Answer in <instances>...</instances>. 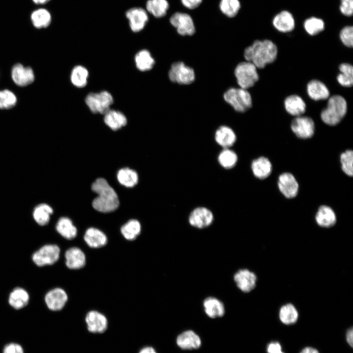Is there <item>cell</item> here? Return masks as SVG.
Masks as SVG:
<instances>
[{
  "label": "cell",
  "mask_w": 353,
  "mask_h": 353,
  "mask_svg": "<svg viewBox=\"0 0 353 353\" xmlns=\"http://www.w3.org/2000/svg\"><path fill=\"white\" fill-rule=\"evenodd\" d=\"M113 101V96L107 91L90 93L85 99L89 110L95 114H104L110 109Z\"/></svg>",
  "instance_id": "5b68a950"
},
{
  "label": "cell",
  "mask_w": 353,
  "mask_h": 353,
  "mask_svg": "<svg viewBox=\"0 0 353 353\" xmlns=\"http://www.w3.org/2000/svg\"><path fill=\"white\" fill-rule=\"evenodd\" d=\"M134 61L136 68L142 72L151 70L155 63L151 53L147 50L139 51L135 55Z\"/></svg>",
  "instance_id": "d6a6232c"
},
{
  "label": "cell",
  "mask_w": 353,
  "mask_h": 353,
  "mask_svg": "<svg viewBox=\"0 0 353 353\" xmlns=\"http://www.w3.org/2000/svg\"><path fill=\"white\" fill-rule=\"evenodd\" d=\"M233 279L240 290L249 293L255 288L257 277L255 274L250 270L241 269L234 275Z\"/></svg>",
  "instance_id": "8fae6325"
},
{
  "label": "cell",
  "mask_w": 353,
  "mask_h": 353,
  "mask_svg": "<svg viewBox=\"0 0 353 353\" xmlns=\"http://www.w3.org/2000/svg\"><path fill=\"white\" fill-rule=\"evenodd\" d=\"M216 143L224 148H229L235 142L236 136L234 131L226 126H220L215 133Z\"/></svg>",
  "instance_id": "cb8c5ba5"
},
{
  "label": "cell",
  "mask_w": 353,
  "mask_h": 353,
  "mask_svg": "<svg viewBox=\"0 0 353 353\" xmlns=\"http://www.w3.org/2000/svg\"><path fill=\"white\" fill-rule=\"evenodd\" d=\"M268 353H284L282 351L281 346L278 342H272L267 347Z\"/></svg>",
  "instance_id": "681fc988"
},
{
  "label": "cell",
  "mask_w": 353,
  "mask_h": 353,
  "mask_svg": "<svg viewBox=\"0 0 353 353\" xmlns=\"http://www.w3.org/2000/svg\"><path fill=\"white\" fill-rule=\"evenodd\" d=\"M308 96L313 100H326L329 97V92L325 84L318 80H312L307 85Z\"/></svg>",
  "instance_id": "83f0119b"
},
{
  "label": "cell",
  "mask_w": 353,
  "mask_h": 353,
  "mask_svg": "<svg viewBox=\"0 0 353 353\" xmlns=\"http://www.w3.org/2000/svg\"><path fill=\"white\" fill-rule=\"evenodd\" d=\"M340 10L345 16H351L353 13V0H341Z\"/></svg>",
  "instance_id": "bcb514c9"
},
{
  "label": "cell",
  "mask_w": 353,
  "mask_h": 353,
  "mask_svg": "<svg viewBox=\"0 0 353 353\" xmlns=\"http://www.w3.org/2000/svg\"><path fill=\"white\" fill-rule=\"evenodd\" d=\"M60 253L59 247L54 244L46 245L35 252L32 255V260L38 266L50 265L59 259Z\"/></svg>",
  "instance_id": "52a82bcc"
},
{
  "label": "cell",
  "mask_w": 353,
  "mask_h": 353,
  "mask_svg": "<svg viewBox=\"0 0 353 353\" xmlns=\"http://www.w3.org/2000/svg\"><path fill=\"white\" fill-rule=\"evenodd\" d=\"M238 160L236 153L229 148H224L218 156L220 165L225 169H229L234 167Z\"/></svg>",
  "instance_id": "f35d334b"
},
{
  "label": "cell",
  "mask_w": 353,
  "mask_h": 353,
  "mask_svg": "<svg viewBox=\"0 0 353 353\" xmlns=\"http://www.w3.org/2000/svg\"><path fill=\"white\" fill-rule=\"evenodd\" d=\"M284 107L290 114L300 116L304 113L306 110V104L300 96L292 95L287 97L284 101Z\"/></svg>",
  "instance_id": "484cf974"
},
{
  "label": "cell",
  "mask_w": 353,
  "mask_h": 353,
  "mask_svg": "<svg viewBox=\"0 0 353 353\" xmlns=\"http://www.w3.org/2000/svg\"><path fill=\"white\" fill-rule=\"evenodd\" d=\"M203 306L205 314L211 318L221 317L225 312L223 303L218 299L209 297L204 299Z\"/></svg>",
  "instance_id": "603a6c76"
},
{
  "label": "cell",
  "mask_w": 353,
  "mask_h": 353,
  "mask_svg": "<svg viewBox=\"0 0 353 353\" xmlns=\"http://www.w3.org/2000/svg\"><path fill=\"white\" fill-rule=\"evenodd\" d=\"M88 76V71L85 67L77 65L75 66L71 71V81L75 87L83 88L87 83Z\"/></svg>",
  "instance_id": "e575fe53"
},
{
  "label": "cell",
  "mask_w": 353,
  "mask_h": 353,
  "mask_svg": "<svg viewBox=\"0 0 353 353\" xmlns=\"http://www.w3.org/2000/svg\"><path fill=\"white\" fill-rule=\"evenodd\" d=\"M126 16L129 22L131 30L134 32L143 30L149 20L147 11L140 7H133L128 9L126 12Z\"/></svg>",
  "instance_id": "4fadbf2b"
},
{
  "label": "cell",
  "mask_w": 353,
  "mask_h": 353,
  "mask_svg": "<svg viewBox=\"0 0 353 353\" xmlns=\"http://www.w3.org/2000/svg\"><path fill=\"white\" fill-rule=\"evenodd\" d=\"M85 322L88 330L94 333H102L107 329L108 321L106 317L102 313L95 310L87 313Z\"/></svg>",
  "instance_id": "e0dca14e"
},
{
  "label": "cell",
  "mask_w": 353,
  "mask_h": 353,
  "mask_svg": "<svg viewBox=\"0 0 353 353\" xmlns=\"http://www.w3.org/2000/svg\"><path fill=\"white\" fill-rule=\"evenodd\" d=\"M68 299V295L64 290L61 288H55L46 294L45 301L50 310L59 311L64 307Z\"/></svg>",
  "instance_id": "2e32d148"
},
{
  "label": "cell",
  "mask_w": 353,
  "mask_h": 353,
  "mask_svg": "<svg viewBox=\"0 0 353 353\" xmlns=\"http://www.w3.org/2000/svg\"><path fill=\"white\" fill-rule=\"evenodd\" d=\"M291 127L296 135L302 139L311 138L315 130L313 120L310 117L301 116L296 117L293 120Z\"/></svg>",
  "instance_id": "30bf717a"
},
{
  "label": "cell",
  "mask_w": 353,
  "mask_h": 353,
  "mask_svg": "<svg viewBox=\"0 0 353 353\" xmlns=\"http://www.w3.org/2000/svg\"><path fill=\"white\" fill-rule=\"evenodd\" d=\"M66 265L72 270L82 268L86 264V256L83 252L77 247L68 249L65 253Z\"/></svg>",
  "instance_id": "ac0fdd59"
},
{
  "label": "cell",
  "mask_w": 353,
  "mask_h": 353,
  "mask_svg": "<svg viewBox=\"0 0 353 353\" xmlns=\"http://www.w3.org/2000/svg\"><path fill=\"white\" fill-rule=\"evenodd\" d=\"M241 7L239 0H220L219 8L221 12L228 18L237 15Z\"/></svg>",
  "instance_id": "60d3db41"
},
{
  "label": "cell",
  "mask_w": 353,
  "mask_h": 353,
  "mask_svg": "<svg viewBox=\"0 0 353 353\" xmlns=\"http://www.w3.org/2000/svg\"><path fill=\"white\" fill-rule=\"evenodd\" d=\"M224 98L235 110L239 112L247 111L252 105L250 93L247 89L241 88H231L228 89L224 93Z\"/></svg>",
  "instance_id": "277c9868"
},
{
  "label": "cell",
  "mask_w": 353,
  "mask_h": 353,
  "mask_svg": "<svg viewBox=\"0 0 353 353\" xmlns=\"http://www.w3.org/2000/svg\"><path fill=\"white\" fill-rule=\"evenodd\" d=\"M280 321L286 325H293L298 320V311L295 306L291 303L282 305L279 310Z\"/></svg>",
  "instance_id": "1f68e13d"
},
{
  "label": "cell",
  "mask_w": 353,
  "mask_h": 353,
  "mask_svg": "<svg viewBox=\"0 0 353 353\" xmlns=\"http://www.w3.org/2000/svg\"><path fill=\"white\" fill-rule=\"evenodd\" d=\"M141 226L135 219H131L125 224L121 228V232L124 237L129 241L135 240L140 234Z\"/></svg>",
  "instance_id": "74e56055"
},
{
  "label": "cell",
  "mask_w": 353,
  "mask_h": 353,
  "mask_svg": "<svg viewBox=\"0 0 353 353\" xmlns=\"http://www.w3.org/2000/svg\"><path fill=\"white\" fill-rule=\"evenodd\" d=\"M336 216L331 208L327 205L321 206L315 215V221L320 227L329 228L336 223Z\"/></svg>",
  "instance_id": "7402d4cb"
},
{
  "label": "cell",
  "mask_w": 353,
  "mask_h": 353,
  "mask_svg": "<svg viewBox=\"0 0 353 353\" xmlns=\"http://www.w3.org/2000/svg\"><path fill=\"white\" fill-rule=\"evenodd\" d=\"M169 77L173 82L187 85L194 81L195 74L192 68L183 62H176L172 65L169 71Z\"/></svg>",
  "instance_id": "ba28073f"
},
{
  "label": "cell",
  "mask_w": 353,
  "mask_h": 353,
  "mask_svg": "<svg viewBox=\"0 0 353 353\" xmlns=\"http://www.w3.org/2000/svg\"><path fill=\"white\" fill-rule=\"evenodd\" d=\"M29 299V296L27 292L23 288L18 287L10 293L8 302L14 308L19 309L27 304Z\"/></svg>",
  "instance_id": "f546056e"
},
{
  "label": "cell",
  "mask_w": 353,
  "mask_h": 353,
  "mask_svg": "<svg viewBox=\"0 0 353 353\" xmlns=\"http://www.w3.org/2000/svg\"><path fill=\"white\" fill-rule=\"evenodd\" d=\"M278 186L280 192L288 199L295 197L299 190V184L296 179L289 173H284L279 176Z\"/></svg>",
  "instance_id": "9a60e30c"
},
{
  "label": "cell",
  "mask_w": 353,
  "mask_h": 353,
  "mask_svg": "<svg viewBox=\"0 0 353 353\" xmlns=\"http://www.w3.org/2000/svg\"><path fill=\"white\" fill-rule=\"evenodd\" d=\"M52 213L53 209L50 205L42 203L35 207L33 212V217L38 224L45 226L49 222L50 215Z\"/></svg>",
  "instance_id": "8d00e7d4"
},
{
  "label": "cell",
  "mask_w": 353,
  "mask_h": 353,
  "mask_svg": "<svg viewBox=\"0 0 353 353\" xmlns=\"http://www.w3.org/2000/svg\"><path fill=\"white\" fill-rule=\"evenodd\" d=\"M84 240L87 245L92 248L102 247L107 243L106 235L102 231L95 227H90L86 230Z\"/></svg>",
  "instance_id": "44dd1931"
},
{
  "label": "cell",
  "mask_w": 353,
  "mask_h": 353,
  "mask_svg": "<svg viewBox=\"0 0 353 353\" xmlns=\"http://www.w3.org/2000/svg\"><path fill=\"white\" fill-rule=\"evenodd\" d=\"M347 110L345 99L340 95H335L328 99L327 107L321 113V118L325 124L335 126L344 118Z\"/></svg>",
  "instance_id": "3957f363"
},
{
  "label": "cell",
  "mask_w": 353,
  "mask_h": 353,
  "mask_svg": "<svg viewBox=\"0 0 353 353\" xmlns=\"http://www.w3.org/2000/svg\"><path fill=\"white\" fill-rule=\"evenodd\" d=\"M200 337L195 332L188 330L180 333L176 338L177 346L183 350H193L201 345Z\"/></svg>",
  "instance_id": "d6986e66"
},
{
  "label": "cell",
  "mask_w": 353,
  "mask_h": 353,
  "mask_svg": "<svg viewBox=\"0 0 353 353\" xmlns=\"http://www.w3.org/2000/svg\"><path fill=\"white\" fill-rule=\"evenodd\" d=\"M303 26L309 35H315L324 30L325 23L322 19L312 17L305 20Z\"/></svg>",
  "instance_id": "b9f144b4"
},
{
  "label": "cell",
  "mask_w": 353,
  "mask_h": 353,
  "mask_svg": "<svg viewBox=\"0 0 353 353\" xmlns=\"http://www.w3.org/2000/svg\"><path fill=\"white\" fill-rule=\"evenodd\" d=\"M340 162L342 169L347 175L352 176L353 175V152L352 150H347L340 155Z\"/></svg>",
  "instance_id": "ee69618b"
},
{
  "label": "cell",
  "mask_w": 353,
  "mask_h": 353,
  "mask_svg": "<svg viewBox=\"0 0 353 353\" xmlns=\"http://www.w3.org/2000/svg\"><path fill=\"white\" fill-rule=\"evenodd\" d=\"M300 353H319V352L314 348L307 347L303 348Z\"/></svg>",
  "instance_id": "816d5d0a"
},
{
  "label": "cell",
  "mask_w": 353,
  "mask_h": 353,
  "mask_svg": "<svg viewBox=\"0 0 353 353\" xmlns=\"http://www.w3.org/2000/svg\"><path fill=\"white\" fill-rule=\"evenodd\" d=\"M104 122L113 130H118L127 124L126 116L121 111L110 109L104 114Z\"/></svg>",
  "instance_id": "d4e9b609"
},
{
  "label": "cell",
  "mask_w": 353,
  "mask_h": 353,
  "mask_svg": "<svg viewBox=\"0 0 353 353\" xmlns=\"http://www.w3.org/2000/svg\"><path fill=\"white\" fill-rule=\"evenodd\" d=\"M277 49L271 40H256L244 51V57L247 61L254 64L256 68L262 69L276 59Z\"/></svg>",
  "instance_id": "6da1fadb"
},
{
  "label": "cell",
  "mask_w": 353,
  "mask_h": 353,
  "mask_svg": "<svg viewBox=\"0 0 353 353\" xmlns=\"http://www.w3.org/2000/svg\"><path fill=\"white\" fill-rule=\"evenodd\" d=\"M274 26L279 31L288 32L295 27V20L292 14L284 10L277 14L273 20Z\"/></svg>",
  "instance_id": "ffe728a7"
},
{
  "label": "cell",
  "mask_w": 353,
  "mask_h": 353,
  "mask_svg": "<svg viewBox=\"0 0 353 353\" xmlns=\"http://www.w3.org/2000/svg\"><path fill=\"white\" fill-rule=\"evenodd\" d=\"M340 73L337 77L339 83L344 87H351L353 83V67L349 63H342L339 67Z\"/></svg>",
  "instance_id": "ab89813d"
},
{
  "label": "cell",
  "mask_w": 353,
  "mask_h": 353,
  "mask_svg": "<svg viewBox=\"0 0 353 353\" xmlns=\"http://www.w3.org/2000/svg\"><path fill=\"white\" fill-rule=\"evenodd\" d=\"M170 23L180 35L190 36L195 32L196 29L193 20L187 13L181 12L174 13L170 18Z\"/></svg>",
  "instance_id": "9c48e42d"
},
{
  "label": "cell",
  "mask_w": 353,
  "mask_h": 353,
  "mask_svg": "<svg viewBox=\"0 0 353 353\" xmlns=\"http://www.w3.org/2000/svg\"><path fill=\"white\" fill-rule=\"evenodd\" d=\"M33 1L37 4H44L47 3L50 0H32Z\"/></svg>",
  "instance_id": "db71d44e"
},
{
  "label": "cell",
  "mask_w": 353,
  "mask_h": 353,
  "mask_svg": "<svg viewBox=\"0 0 353 353\" xmlns=\"http://www.w3.org/2000/svg\"><path fill=\"white\" fill-rule=\"evenodd\" d=\"M139 353H157L155 350L151 347H146L142 348Z\"/></svg>",
  "instance_id": "f5cc1de1"
},
{
  "label": "cell",
  "mask_w": 353,
  "mask_h": 353,
  "mask_svg": "<svg viewBox=\"0 0 353 353\" xmlns=\"http://www.w3.org/2000/svg\"><path fill=\"white\" fill-rule=\"evenodd\" d=\"M202 0H180L182 4L189 9L197 8L202 3Z\"/></svg>",
  "instance_id": "c3c4849f"
},
{
  "label": "cell",
  "mask_w": 353,
  "mask_h": 353,
  "mask_svg": "<svg viewBox=\"0 0 353 353\" xmlns=\"http://www.w3.org/2000/svg\"><path fill=\"white\" fill-rule=\"evenodd\" d=\"M31 20L35 27L39 29L46 28L50 24L51 16L46 9L39 8L32 13Z\"/></svg>",
  "instance_id": "836d02e7"
},
{
  "label": "cell",
  "mask_w": 353,
  "mask_h": 353,
  "mask_svg": "<svg viewBox=\"0 0 353 353\" xmlns=\"http://www.w3.org/2000/svg\"><path fill=\"white\" fill-rule=\"evenodd\" d=\"M251 168L255 176L259 179H264L271 174L272 167L267 158L261 156L253 160Z\"/></svg>",
  "instance_id": "4316f807"
},
{
  "label": "cell",
  "mask_w": 353,
  "mask_h": 353,
  "mask_svg": "<svg viewBox=\"0 0 353 353\" xmlns=\"http://www.w3.org/2000/svg\"><path fill=\"white\" fill-rule=\"evenodd\" d=\"M346 340L349 345L352 348L353 345V329H349L346 334Z\"/></svg>",
  "instance_id": "f907efd6"
},
{
  "label": "cell",
  "mask_w": 353,
  "mask_h": 353,
  "mask_svg": "<svg viewBox=\"0 0 353 353\" xmlns=\"http://www.w3.org/2000/svg\"><path fill=\"white\" fill-rule=\"evenodd\" d=\"M17 103L16 95L9 90L0 91V109H7L14 106Z\"/></svg>",
  "instance_id": "7bdbcfd3"
},
{
  "label": "cell",
  "mask_w": 353,
  "mask_h": 353,
  "mask_svg": "<svg viewBox=\"0 0 353 353\" xmlns=\"http://www.w3.org/2000/svg\"><path fill=\"white\" fill-rule=\"evenodd\" d=\"M119 182L126 187H133L138 181V174L134 170L124 168L119 170L117 175Z\"/></svg>",
  "instance_id": "d590c367"
},
{
  "label": "cell",
  "mask_w": 353,
  "mask_h": 353,
  "mask_svg": "<svg viewBox=\"0 0 353 353\" xmlns=\"http://www.w3.org/2000/svg\"><path fill=\"white\" fill-rule=\"evenodd\" d=\"M91 188L98 194V197L92 202V206L95 209L101 212L108 213L114 211L118 207L119 201L118 195L106 179L98 178L92 184Z\"/></svg>",
  "instance_id": "7a4b0ae2"
},
{
  "label": "cell",
  "mask_w": 353,
  "mask_h": 353,
  "mask_svg": "<svg viewBox=\"0 0 353 353\" xmlns=\"http://www.w3.org/2000/svg\"><path fill=\"white\" fill-rule=\"evenodd\" d=\"M57 231L68 240L74 239L77 235V228L71 219L67 217L60 218L56 225Z\"/></svg>",
  "instance_id": "f1b7e54d"
},
{
  "label": "cell",
  "mask_w": 353,
  "mask_h": 353,
  "mask_svg": "<svg viewBox=\"0 0 353 353\" xmlns=\"http://www.w3.org/2000/svg\"><path fill=\"white\" fill-rule=\"evenodd\" d=\"M214 216L212 211L206 207H198L191 212L188 218L189 224L193 227L204 228L213 222Z\"/></svg>",
  "instance_id": "7c38bea8"
},
{
  "label": "cell",
  "mask_w": 353,
  "mask_h": 353,
  "mask_svg": "<svg viewBox=\"0 0 353 353\" xmlns=\"http://www.w3.org/2000/svg\"><path fill=\"white\" fill-rule=\"evenodd\" d=\"M3 353H24L22 346L17 343H11L5 346Z\"/></svg>",
  "instance_id": "7dc6e473"
},
{
  "label": "cell",
  "mask_w": 353,
  "mask_h": 353,
  "mask_svg": "<svg viewBox=\"0 0 353 353\" xmlns=\"http://www.w3.org/2000/svg\"><path fill=\"white\" fill-rule=\"evenodd\" d=\"M340 38L344 45L352 48L353 45V27L352 26H346L340 33Z\"/></svg>",
  "instance_id": "f6af8a7d"
},
{
  "label": "cell",
  "mask_w": 353,
  "mask_h": 353,
  "mask_svg": "<svg viewBox=\"0 0 353 353\" xmlns=\"http://www.w3.org/2000/svg\"><path fill=\"white\" fill-rule=\"evenodd\" d=\"M146 8L147 12L156 18L165 16L169 8L167 0H148Z\"/></svg>",
  "instance_id": "4dcf8cb0"
},
{
  "label": "cell",
  "mask_w": 353,
  "mask_h": 353,
  "mask_svg": "<svg viewBox=\"0 0 353 353\" xmlns=\"http://www.w3.org/2000/svg\"><path fill=\"white\" fill-rule=\"evenodd\" d=\"M11 76L14 82L19 86L24 87L31 84L35 76L32 69L18 63L15 64L11 71Z\"/></svg>",
  "instance_id": "5bb4252c"
},
{
  "label": "cell",
  "mask_w": 353,
  "mask_h": 353,
  "mask_svg": "<svg viewBox=\"0 0 353 353\" xmlns=\"http://www.w3.org/2000/svg\"><path fill=\"white\" fill-rule=\"evenodd\" d=\"M234 74L239 86L245 89L253 86L259 79L257 68L249 61L239 63L235 69Z\"/></svg>",
  "instance_id": "8992f818"
}]
</instances>
